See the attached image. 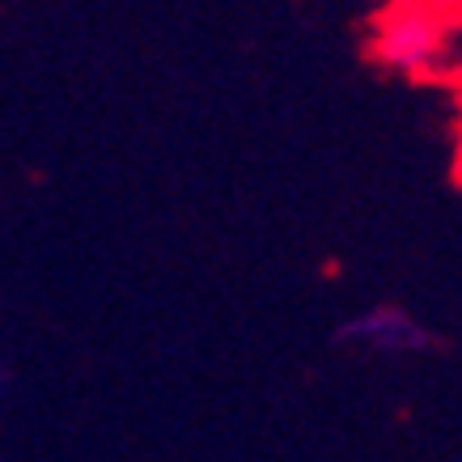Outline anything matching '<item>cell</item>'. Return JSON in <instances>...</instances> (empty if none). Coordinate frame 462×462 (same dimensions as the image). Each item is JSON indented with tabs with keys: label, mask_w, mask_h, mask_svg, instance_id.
<instances>
[{
	"label": "cell",
	"mask_w": 462,
	"mask_h": 462,
	"mask_svg": "<svg viewBox=\"0 0 462 462\" xmlns=\"http://www.w3.org/2000/svg\"><path fill=\"white\" fill-rule=\"evenodd\" d=\"M441 51V26L429 9H399L382 22L378 42H374V56L386 69H403L416 72Z\"/></svg>",
	"instance_id": "6da1fadb"
},
{
	"label": "cell",
	"mask_w": 462,
	"mask_h": 462,
	"mask_svg": "<svg viewBox=\"0 0 462 462\" xmlns=\"http://www.w3.org/2000/svg\"><path fill=\"white\" fill-rule=\"evenodd\" d=\"M339 339H356V344H369L374 352H424L433 339L420 322L403 314L399 306H374L356 314V319L339 331Z\"/></svg>",
	"instance_id": "7a4b0ae2"
}]
</instances>
